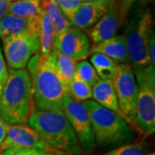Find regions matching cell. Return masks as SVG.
<instances>
[{
    "instance_id": "obj_17",
    "label": "cell",
    "mask_w": 155,
    "mask_h": 155,
    "mask_svg": "<svg viewBox=\"0 0 155 155\" xmlns=\"http://www.w3.org/2000/svg\"><path fill=\"white\" fill-rule=\"evenodd\" d=\"M55 32L53 24L44 11L41 13L40 19V55L45 58L54 48Z\"/></svg>"
},
{
    "instance_id": "obj_2",
    "label": "cell",
    "mask_w": 155,
    "mask_h": 155,
    "mask_svg": "<svg viewBox=\"0 0 155 155\" xmlns=\"http://www.w3.org/2000/svg\"><path fill=\"white\" fill-rule=\"evenodd\" d=\"M31 78L25 69H10L0 97V117L9 125H23L30 111Z\"/></svg>"
},
{
    "instance_id": "obj_27",
    "label": "cell",
    "mask_w": 155,
    "mask_h": 155,
    "mask_svg": "<svg viewBox=\"0 0 155 155\" xmlns=\"http://www.w3.org/2000/svg\"><path fill=\"white\" fill-rule=\"evenodd\" d=\"M45 151L29 148L11 147L0 153V155H43Z\"/></svg>"
},
{
    "instance_id": "obj_35",
    "label": "cell",
    "mask_w": 155,
    "mask_h": 155,
    "mask_svg": "<svg viewBox=\"0 0 155 155\" xmlns=\"http://www.w3.org/2000/svg\"><path fill=\"white\" fill-rule=\"evenodd\" d=\"M61 155H71V154H67V153H61Z\"/></svg>"
},
{
    "instance_id": "obj_19",
    "label": "cell",
    "mask_w": 155,
    "mask_h": 155,
    "mask_svg": "<svg viewBox=\"0 0 155 155\" xmlns=\"http://www.w3.org/2000/svg\"><path fill=\"white\" fill-rule=\"evenodd\" d=\"M41 0H13L10 4L8 13L22 18L39 16L41 11Z\"/></svg>"
},
{
    "instance_id": "obj_26",
    "label": "cell",
    "mask_w": 155,
    "mask_h": 155,
    "mask_svg": "<svg viewBox=\"0 0 155 155\" xmlns=\"http://www.w3.org/2000/svg\"><path fill=\"white\" fill-rule=\"evenodd\" d=\"M21 127L22 125H9L5 138L0 146V153L11 147V145L13 144V142L17 138V134L21 129Z\"/></svg>"
},
{
    "instance_id": "obj_29",
    "label": "cell",
    "mask_w": 155,
    "mask_h": 155,
    "mask_svg": "<svg viewBox=\"0 0 155 155\" xmlns=\"http://www.w3.org/2000/svg\"><path fill=\"white\" fill-rule=\"evenodd\" d=\"M147 54L151 66L155 67V35L153 29L151 31L147 41Z\"/></svg>"
},
{
    "instance_id": "obj_20",
    "label": "cell",
    "mask_w": 155,
    "mask_h": 155,
    "mask_svg": "<svg viewBox=\"0 0 155 155\" xmlns=\"http://www.w3.org/2000/svg\"><path fill=\"white\" fill-rule=\"evenodd\" d=\"M77 63V61H74L72 58L56 52V73L67 91L69 83L76 76Z\"/></svg>"
},
{
    "instance_id": "obj_18",
    "label": "cell",
    "mask_w": 155,
    "mask_h": 155,
    "mask_svg": "<svg viewBox=\"0 0 155 155\" xmlns=\"http://www.w3.org/2000/svg\"><path fill=\"white\" fill-rule=\"evenodd\" d=\"M41 9L47 14L54 28L55 36L72 27L71 22L65 17L60 8L52 0H41Z\"/></svg>"
},
{
    "instance_id": "obj_32",
    "label": "cell",
    "mask_w": 155,
    "mask_h": 155,
    "mask_svg": "<svg viewBox=\"0 0 155 155\" xmlns=\"http://www.w3.org/2000/svg\"><path fill=\"white\" fill-rule=\"evenodd\" d=\"M62 153L59 152H45L43 155H61Z\"/></svg>"
},
{
    "instance_id": "obj_21",
    "label": "cell",
    "mask_w": 155,
    "mask_h": 155,
    "mask_svg": "<svg viewBox=\"0 0 155 155\" xmlns=\"http://www.w3.org/2000/svg\"><path fill=\"white\" fill-rule=\"evenodd\" d=\"M91 64L101 79L110 80L113 79L118 65V63L112 59L99 53H92V55L91 56Z\"/></svg>"
},
{
    "instance_id": "obj_25",
    "label": "cell",
    "mask_w": 155,
    "mask_h": 155,
    "mask_svg": "<svg viewBox=\"0 0 155 155\" xmlns=\"http://www.w3.org/2000/svg\"><path fill=\"white\" fill-rule=\"evenodd\" d=\"M60 8L61 12L69 21L76 12L78 6L82 3L81 0H52Z\"/></svg>"
},
{
    "instance_id": "obj_7",
    "label": "cell",
    "mask_w": 155,
    "mask_h": 155,
    "mask_svg": "<svg viewBox=\"0 0 155 155\" xmlns=\"http://www.w3.org/2000/svg\"><path fill=\"white\" fill-rule=\"evenodd\" d=\"M112 83L121 116L128 122H134L138 97V86L131 66L128 64H118Z\"/></svg>"
},
{
    "instance_id": "obj_33",
    "label": "cell",
    "mask_w": 155,
    "mask_h": 155,
    "mask_svg": "<svg viewBox=\"0 0 155 155\" xmlns=\"http://www.w3.org/2000/svg\"><path fill=\"white\" fill-rule=\"evenodd\" d=\"M82 2H97V1H102V0H81Z\"/></svg>"
},
{
    "instance_id": "obj_6",
    "label": "cell",
    "mask_w": 155,
    "mask_h": 155,
    "mask_svg": "<svg viewBox=\"0 0 155 155\" xmlns=\"http://www.w3.org/2000/svg\"><path fill=\"white\" fill-rule=\"evenodd\" d=\"M138 86L134 122L145 134L155 131V67L148 66L134 70Z\"/></svg>"
},
{
    "instance_id": "obj_5",
    "label": "cell",
    "mask_w": 155,
    "mask_h": 155,
    "mask_svg": "<svg viewBox=\"0 0 155 155\" xmlns=\"http://www.w3.org/2000/svg\"><path fill=\"white\" fill-rule=\"evenodd\" d=\"M153 14L149 9H139L129 17L125 25L126 39L129 61L136 69L150 66L147 54V41L153 30Z\"/></svg>"
},
{
    "instance_id": "obj_12",
    "label": "cell",
    "mask_w": 155,
    "mask_h": 155,
    "mask_svg": "<svg viewBox=\"0 0 155 155\" xmlns=\"http://www.w3.org/2000/svg\"><path fill=\"white\" fill-rule=\"evenodd\" d=\"M111 0L82 2L72 16L71 23L80 30L92 28L104 15Z\"/></svg>"
},
{
    "instance_id": "obj_8",
    "label": "cell",
    "mask_w": 155,
    "mask_h": 155,
    "mask_svg": "<svg viewBox=\"0 0 155 155\" xmlns=\"http://www.w3.org/2000/svg\"><path fill=\"white\" fill-rule=\"evenodd\" d=\"M1 40L2 52L10 69H25L29 60L40 52L39 33H23Z\"/></svg>"
},
{
    "instance_id": "obj_28",
    "label": "cell",
    "mask_w": 155,
    "mask_h": 155,
    "mask_svg": "<svg viewBox=\"0 0 155 155\" xmlns=\"http://www.w3.org/2000/svg\"><path fill=\"white\" fill-rule=\"evenodd\" d=\"M7 77H8V69H7L5 57L0 47V97L5 85Z\"/></svg>"
},
{
    "instance_id": "obj_24",
    "label": "cell",
    "mask_w": 155,
    "mask_h": 155,
    "mask_svg": "<svg viewBox=\"0 0 155 155\" xmlns=\"http://www.w3.org/2000/svg\"><path fill=\"white\" fill-rule=\"evenodd\" d=\"M147 146L146 143H127L117 147L102 155H147Z\"/></svg>"
},
{
    "instance_id": "obj_15",
    "label": "cell",
    "mask_w": 155,
    "mask_h": 155,
    "mask_svg": "<svg viewBox=\"0 0 155 155\" xmlns=\"http://www.w3.org/2000/svg\"><path fill=\"white\" fill-rule=\"evenodd\" d=\"M92 97L100 106L114 112H119L116 95L112 80L101 79L92 87Z\"/></svg>"
},
{
    "instance_id": "obj_31",
    "label": "cell",
    "mask_w": 155,
    "mask_h": 155,
    "mask_svg": "<svg viewBox=\"0 0 155 155\" xmlns=\"http://www.w3.org/2000/svg\"><path fill=\"white\" fill-rule=\"evenodd\" d=\"M9 128V124H7L1 117H0V146L3 143L4 140L5 138L6 134Z\"/></svg>"
},
{
    "instance_id": "obj_10",
    "label": "cell",
    "mask_w": 155,
    "mask_h": 155,
    "mask_svg": "<svg viewBox=\"0 0 155 155\" xmlns=\"http://www.w3.org/2000/svg\"><path fill=\"white\" fill-rule=\"evenodd\" d=\"M134 0H111L104 15L90 31V38L97 45L116 35L119 28L126 19Z\"/></svg>"
},
{
    "instance_id": "obj_9",
    "label": "cell",
    "mask_w": 155,
    "mask_h": 155,
    "mask_svg": "<svg viewBox=\"0 0 155 155\" xmlns=\"http://www.w3.org/2000/svg\"><path fill=\"white\" fill-rule=\"evenodd\" d=\"M62 110L77 136L81 149L92 152L96 146L94 134L88 110L83 103H78L67 95L63 99Z\"/></svg>"
},
{
    "instance_id": "obj_23",
    "label": "cell",
    "mask_w": 155,
    "mask_h": 155,
    "mask_svg": "<svg viewBox=\"0 0 155 155\" xmlns=\"http://www.w3.org/2000/svg\"><path fill=\"white\" fill-rule=\"evenodd\" d=\"M76 76L91 88L100 79L94 67L87 61H78L76 66Z\"/></svg>"
},
{
    "instance_id": "obj_30",
    "label": "cell",
    "mask_w": 155,
    "mask_h": 155,
    "mask_svg": "<svg viewBox=\"0 0 155 155\" xmlns=\"http://www.w3.org/2000/svg\"><path fill=\"white\" fill-rule=\"evenodd\" d=\"M13 0H0V20L8 13L10 4Z\"/></svg>"
},
{
    "instance_id": "obj_11",
    "label": "cell",
    "mask_w": 155,
    "mask_h": 155,
    "mask_svg": "<svg viewBox=\"0 0 155 155\" xmlns=\"http://www.w3.org/2000/svg\"><path fill=\"white\" fill-rule=\"evenodd\" d=\"M53 50L78 62L84 61L90 54L91 42L88 36L82 30L70 27L55 36Z\"/></svg>"
},
{
    "instance_id": "obj_16",
    "label": "cell",
    "mask_w": 155,
    "mask_h": 155,
    "mask_svg": "<svg viewBox=\"0 0 155 155\" xmlns=\"http://www.w3.org/2000/svg\"><path fill=\"white\" fill-rule=\"evenodd\" d=\"M11 147L38 149L45 151V152H56L52 148H50L40 138L38 134L36 133L33 128L26 125H22L17 138L13 142V144L11 145Z\"/></svg>"
},
{
    "instance_id": "obj_14",
    "label": "cell",
    "mask_w": 155,
    "mask_h": 155,
    "mask_svg": "<svg viewBox=\"0 0 155 155\" xmlns=\"http://www.w3.org/2000/svg\"><path fill=\"white\" fill-rule=\"evenodd\" d=\"M91 52L103 54L121 64H127L129 61L126 39L123 35H115L101 43L93 45Z\"/></svg>"
},
{
    "instance_id": "obj_4",
    "label": "cell",
    "mask_w": 155,
    "mask_h": 155,
    "mask_svg": "<svg viewBox=\"0 0 155 155\" xmlns=\"http://www.w3.org/2000/svg\"><path fill=\"white\" fill-rule=\"evenodd\" d=\"M88 110L95 142L102 147H120L132 143L135 133L121 115L105 109L92 100L83 102Z\"/></svg>"
},
{
    "instance_id": "obj_1",
    "label": "cell",
    "mask_w": 155,
    "mask_h": 155,
    "mask_svg": "<svg viewBox=\"0 0 155 155\" xmlns=\"http://www.w3.org/2000/svg\"><path fill=\"white\" fill-rule=\"evenodd\" d=\"M28 122L50 148L67 154H81L77 136L62 110L41 111L33 109Z\"/></svg>"
},
{
    "instance_id": "obj_13",
    "label": "cell",
    "mask_w": 155,
    "mask_h": 155,
    "mask_svg": "<svg viewBox=\"0 0 155 155\" xmlns=\"http://www.w3.org/2000/svg\"><path fill=\"white\" fill-rule=\"evenodd\" d=\"M41 14L32 18H22L7 13L0 20V39L23 33L40 34Z\"/></svg>"
},
{
    "instance_id": "obj_3",
    "label": "cell",
    "mask_w": 155,
    "mask_h": 155,
    "mask_svg": "<svg viewBox=\"0 0 155 155\" xmlns=\"http://www.w3.org/2000/svg\"><path fill=\"white\" fill-rule=\"evenodd\" d=\"M56 52L53 50L48 55H40L38 67L31 76L32 95L36 110H59L67 91L58 77L55 70Z\"/></svg>"
},
{
    "instance_id": "obj_34",
    "label": "cell",
    "mask_w": 155,
    "mask_h": 155,
    "mask_svg": "<svg viewBox=\"0 0 155 155\" xmlns=\"http://www.w3.org/2000/svg\"><path fill=\"white\" fill-rule=\"evenodd\" d=\"M147 155H155V154H154V153H148Z\"/></svg>"
},
{
    "instance_id": "obj_22",
    "label": "cell",
    "mask_w": 155,
    "mask_h": 155,
    "mask_svg": "<svg viewBox=\"0 0 155 155\" xmlns=\"http://www.w3.org/2000/svg\"><path fill=\"white\" fill-rule=\"evenodd\" d=\"M67 95L78 103H83L92 97V88L75 76L68 84Z\"/></svg>"
}]
</instances>
